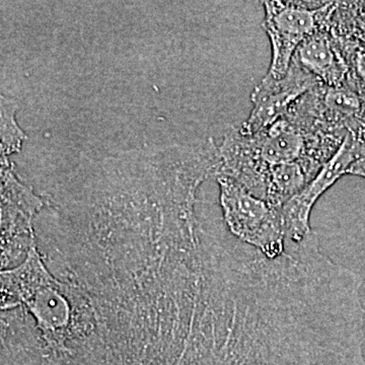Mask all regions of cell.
I'll list each match as a JSON object with an SVG mask.
<instances>
[{
	"label": "cell",
	"mask_w": 365,
	"mask_h": 365,
	"mask_svg": "<svg viewBox=\"0 0 365 365\" xmlns=\"http://www.w3.org/2000/svg\"><path fill=\"white\" fill-rule=\"evenodd\" d=\"M336 4L326 2L309 7L304 2H263L264 30L272 49L270 66L264 78L280 81L287 76L299 46L319 29L329 26Z\"/></svg>",
	"instance_id": "obj_3"
},
{
	"label": "cell",
	"mask_w": 365,
	"mask_h": 365,
	"mask_svg": "<svg viewBox=\"0 0 365 365\" xmlns=\"http://www.w3.org/2000/svg\"><path fill=\"white\" fill-rule=\"evenodd\" d=\"M347 174L365 178V141L359 140L356 158L348 169Z\"/></svg>",
	"instance_id": "obj_8"
},
{
	"label": "cell",
	"mask_w": 365,
	"mask_h": 365,
	"mask_svg": "<svg viewBox=\"0 0 365 365\" xmlns=\"http://www.w3.org/2000/svg\"><path fill=\"white\" fill-rule=\"evenodd\" d=\"M348 68L354 71L355 78L365 85V50H359L352 56V61L347 62Z\"/></svg>",
	"instance_id": "obj_9"
},
{
	"label": "cell",
	"mask_w": 365,
	"mask_h": 365,
	"mask_svg": "<svg viewBox=\"0 0 365 365\" xmlns=\"http://www.w3.org/2000/svg\"><path fill=\"white\" fill-rule=\"evenodd\" d=\"M18 104L11 98L1 96V157L20 150L26 134L16 122Z\"/></svg>",
	"instance_id": "obj_7"
},
{
	"label": "cell",
	"mask_w": 365,
	"mask_h": 365,
	"mask_svg": "<svg viewBox=\"0 0 365 365\" xmlns=\"http://www.w3.org/2000/svg\"><path fill=\"white\" fill-rule=\"evenodd\" d=\"M357 144L356 137L351 132H347L339 148L319 170L317 176L281 207L288 241H304L313 232L309 218L314 204L327 190L347 174L348 169L356 158Z\"/></svg>",
	"instance_id": "obj_4"
},
{
	"label": "cell",
	"mask_w": 365,
	"mask_h": 365,
	"mask_svg": "<svg viewBox=\"0 0 365 365\" xmlns=\"http://www.w3.org/2000/svg\"><path fill=\"white\" fill-rule=\"evenodd\" d=\"M1 285L2 306L25 304L46 339L61 342L71 318L66 287L50 275L34 245L21 266L1 273Z\"/></svg>",
	"instance_id": "obj_1"
},
{
	"label": "cell",
	"mask_w": 365,
	"mask_h": 365,
	"mask_svg": "<svg viewBox=\"0 0 365 365\" xmlns=\"http://www.w3.org/2000/svg\"><path fill=\"white\" fill-rule=\"evenodd\" d=\"M225 222L240 241L275 259L287 249L281 209L247 191L230 178L217 177Z\"/></svg>",
	"instance_id": "obj_2"
},
{
	"label": "cell",
	"mask_w": 365,
	"mask_h": 365,
	"mask_svg": "<svg viewBox=\"0 0 365 365\" xmlns=\"http://www.w3.org/2000/svg\"><path fill=\"white\" fill-rule=\"evenodd\" d=\"M294 63L322 86H339L347 81L349 68L329 26L319 29L299 46Z\"/></svg>",
	"instance_id": "obj_6"
},
{
	"label": "cell",
	"mask_w": 365,
	"mask_h": 365,
	"mask_svg": "<svg viewBox=\"0 0 365 365\" xmlns=\"http://www.w3.org/2000/svg\"><path fill=\"white\" fill-rule=\"evenodd\" d=\"M322 86L302 67L292 62L284 78L271 81L263 78L252 91L253 110L239 127L244 135L253 136L284 117L295 102L309 91Z\"/></svg>",
	"instance_id": "obj_5"
}]
</instances>
